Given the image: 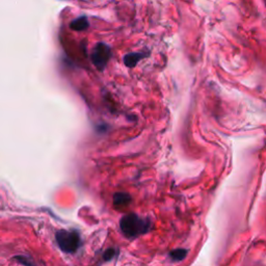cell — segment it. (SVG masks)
Returning <instances> with one entry per match:
<instances>
[{
	"label": "cell",
	"instance_id": "cell-1",
	"mask_svg": "<svg viewBox=\"0 0 266 266\" xmlns=\"http://www.w3.org/2000/svg\"><path fill=\"white\" fill-rule=\"evenodd\" d=\"M122 232L127 237H137L148 232L150 222L145 221L134 213L125 215L120 222Z\"/></svg>",
	"mask_w": 266,
	"mask_h": 266
},
{
	"label": "cell",
	"instance_id": "cell-2",
	"mask_svg": "<svg viewBox=\"0 0 266 266\" xmlns=\"http://www.w3.org/2000/svg\"><path fill=\"white\" fill-rule=\"evenodd\" d=\"M55 237H57L59 247L65 253L72 254L80 247L81 239L79 234L76 231L59 230V232H57Z\"/></svg>",
	"mask_w": 266,
	"mask_h": 266
},
{
	"label": "cell",
	"instance_id": "cell-3",
	"mask_svg": "<svg viewBox=\"0 0 266 266\" xmlns=\"http://www.w3.org/2000/svg\"><path fill=\"white\" fill-rule=\"evenodd\" d=\"M110 57H111L110 48L104 43H98L94 48L92 54H90V59H92L93 65L98 70H100V71H103V70L106 68Z\"/></svg>",
	"mask_w": 266,
	"mask_h": 266
},
{
	"label": "cell",
	"instance_id": "cell-4",
	"mask_svg": "<svg viewBox=\"0 0 266 266\" xmlns=\"http://www.w3.org/2000/svg\"><path fill=\"white\" fill-rule=\"evenodd\" d=\"M145 57H146V54H144L142 52L129 53L124 57V64L128 68H133V67H135Z\"/></svg>",
	"mask_w": 266,
	"mask_h": 266
},
{
	"label": "cell",
	"instance_id": "cell-5",
	"mask_svg": "<svg viewBox=\"0 0 266 266\" xmlns=\"http://www.w3.org/2000/svg\"><path fill=\"white\" fill-rule=\"evenodd\" d=\"M89 27V19L86 16H80L79 18L73 20L71 24H70V29L74 31L87 30Z\"/></svg>",
	"mask_w": 266,
	"mask_h": 266
},
{
	"label": "cell",
	"instance_id": "cell-6",
	"mask_svg": "<svg viewBox=\"0 0 266 266\" xmlns=\"http://www.w3.org/2000/svg\"><path fill=\"white\" fill-rule=\"evenodd\" d=\"M130 201H131V198L129 197V194H126L124 192L116 193L114 197V204L118 207L128 205Z\"/></svg>",
	"mask_w": 266,
	"mask_h": 266
},
{
	"label": "cell",
	"instance_id": "cell-7",
	"mask_svg": "<svg viewBox=\"0 0 266 266\" xmlns=\"http://www.w3.org/2000/svg\"><path fill=\"white\" fill-rule=\"evenodd\" d=\"M14 260L18 261V263H20L21 265H23V266H37L36 262H34L32 259L29 256L19 255V256L14 257Z\"/></svg>",
	"mask_w": 266,
	"mask_h": 266
},
{
	"label": "cell",
	"instance_id": "cell-8",
	"mask_svg": "<svg viewBox=\"0 0 266 266\" xmlns=\"http://www.w3.org/2000/svg\"><path fill=\"white\" fill-rule=\"evenodd\" d=\"M185 256H186L185 250H176L171 253V257L173 258L174 261H181Z\"/></svg>",
	"mask_w": 266,
	"mask_h": 266
}]
</instances>
